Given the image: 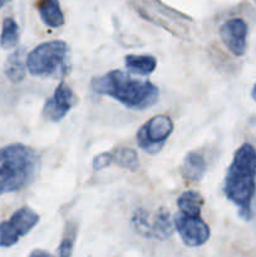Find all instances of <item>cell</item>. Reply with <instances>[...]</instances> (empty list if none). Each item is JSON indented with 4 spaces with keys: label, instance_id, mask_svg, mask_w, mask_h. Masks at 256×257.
Segmentation results:
<instances>
[{
    "label": "cell",
    "instance_id": "obj_24",
    "mask_svg": "<svg viewBox=\"0 0 256 257\" xmlns=\"http://www.w3.org/2000/svg\"><path fill=\"white\" fill-rule=\"evenodd\" d=\"M9 2H12V0H0V9H2L5 4H8Z\"/></svg>",
    "mask_w": 256,
    "mask_h": 257
},
{
    "label": "cell",
    "instance_id": "obj_17",
    "mask_svg": "<svg viewBox=\"0 0 256 257\" xmlns=\"http://www.w3.org/2000/svg\"><path fill=\"white\" fill-rule=\"evenodd\" d=\"M19 43V27L13 18H7L3 22L0 47L3 49H13Z\"/></svg>",
    "mask_w": 256,
    "mask_h": 257
},
{
    "label": "cell",
    "instance_id": "obj_22",
    "mask_svg": "<svg viewBox=\"0 0 256 257\" xmlns=\"http://www.w3.org/2000/svg\"><path fill=\"white\" fill-rule=\"evenodd\" d=\"M30 256H49V257H52V253L47 252V251L37 250V251H33V252L30 253Z\"/></svg>",
    "mask_w": 256,
    "mask_h": 257
},
{
    "label": "cell",
    "instance_id": "obj_8",
    "mask_svg": "<svg viewBox=\"0 0 256 257\" xmlns=\"http://www.w3.org/2000/svg\"><path fill=\"white\" fill-rule=\"evenodd\" d=\"M175 227L180 233L183 243L188 247H198L210 238V227L200 216L178 213L175 217Z\"/></svg>",
    "mask_w": 256,
    "mask_h": 257
},
{
    "label": "cell",
    "instance_id": "obj_18",
    "mask_svg": "<svg viewBox=\"0 0 256 257\" xmlns=\"http://www.w3.org/2000/svg\"><path fill=\"white\" fill-rule=\"evenodd\" d=\"M77 233H78L77 225L73 222L67 223L64 233H63V238L62 241H60L59 248H58V256L60 257L72 256L75 240H77Z\"/></svg>",
    "mask_w": 256,
    "mask_h": 257
},
{
    "label": "cell",
    "instance_id": "obj_2",
    "mask_svg": "<svg viewBox=\"0 0 256 257\" xmlns=\"http://www.w3.org/2000/svg\"><path fill=\"white\" fill-rule=\"evenodd\" d=\"M95 93L113 98L131 109H146L158 100V88L153 83L131 77L122 70H112L93 79Z\"/></svg>",
    "mask_w": 256,
    "mask_h": 257
},
{
    "label": "cell",
    "instance_id": "obj_20",
    "mask_svg": "<svg viewBox=\"0 0 256 257\" xmlns=\"http://www.w3.org/2000/svg\"><path fill=\"white\" fill-rule=\"evenodd\" d=\"M133 225L138 232L146 236H151V222L150 215L145 210H137L133 216Z\"/></svg>",
    "mask_w": 256,
    "mask_h": 257
},
{
    "label": "cell",
    "instance_id": "obj_1",
    "mask_svg": "<svg viewBox=\"0 0 256 257\" xmlns=\"http://www.w3.org/2000/svg\"><path fill=\"white\" fill-rule=\"evenodd\" d=\"M223 192L238 208L241 218L252 220L256 215V150L250 143H243L233 155L226 173Z\"/></svg>",
    "mask_w": 256,
    "mask_h": 257
},
{
    "label": "cell",
    "instance_id": "obj_10",
    "mask_svg": "<svg viewBox=\"0 0 256 257\" xmlns=\"http://www.w3.org/2000/svg\"><path fill=\"white\" fill-rule=\"evenodd\" d=\"M247 24L241 18H232L223 23L220 29L221 39L236 57H242L247 49Z\"/></svg>",
    "mask_w": 256,
    "mask_h": 257
},
{
    "label": "cell",
    "instance_id": "obj_19",
    "mask_svg": "<svg viewBox=\"0 0 256 257\" xmlns=\"http://www.w3.org/2000/svg\"><path fill=\"white\" fill-rule=\"evenodd\" d=\"M114 161L123 168L130 171H137L140 167L137 153L132 148H123L114 155Z\"/></svg>",
    "mask_w": 256,
    "mask_h": 257
},
{
    "label": "cell",
    "instance_id": "obj_16",
    "mask_svg": "<svg viewBox=\"0 0 256 257\" xmlns=\"http://www.w3.org/2000/svg\"><path fill=\"white\" fill-rule=\"evenodd\" d=\"M177 205L181 213L188 216H200L203 205V198L196 191H186L178 197Z\"/></svg>",
    "mask_w": 256,
    "mask_h": 257
},
{
    "label": "cell",
    "instance_id": "obj_21",
    "mask_svg": "<svg viewBox=\"0 0 256 257\" xmlns=\"http://www.w3.org/2000/svg\"><path fill=\"white\" fill-rule=\"evenodd\" d=\"M113 162H114V155L113 153H100V155L95 156L94 160H93V168L95 171H100L103 168H107Z\"/></svg>",
    "mask_w": 256,
    "mask_h": 257
},
{
    "label": "cell",
    "instance_id": "obj_6",
    "mask_svg": "<svg viewBox=\"0 0 256 257\" xmlns=\"http://www.w3.org/2000/svg\"><path fill=\"white\" fill-rule=\"evenodd\" d=\"M39 220V215L30 207H22L15 211L9 220L0 223V248L14 246L35 227Z\"/></svg>",
    "mask_w": 256,
    "mask_h": 257
},
{
    "label": "cell",
    "instance_id": "obj_15",
    "mask_svg": "<svg viewBox=\"0 0 256 257\" xmlns=\"http://www.w3.org/2000/svg\"><path fill=\"white\" fill-rule=\"evenodd\" d=\"M205 158L196 152H190L186 155L182 163V175L190 181H198L203 177L206 172Z\"/></svg>",
    "mask_w": 256,
    "mask_h": 257
},
{
    "label": "cell",
    "instance_id": "obj_5",
    "mask_svg": "<svg viewBox=\"0 0 256 257\" xmlns=\"http://www.w3.org/2000/svg\"><path fill=\"white\" fill-rule=\"evenodd\" d=\"M130 4L143 19L163 28L175 37H190L192 18L172 9L161 0H130Z\"/></svg>",
    "mask_w": 256,
    "mask_h": 257
},
{
    "label": "cell",
    "instance_id": "obj_3",
    "mask_svg": "<svg viewBox=\"0 0 256 257\" xmlns=\"http://www.w3.org/2000/svg\"><path fill=\"white\" fill-rule=\"evenodd\" d=\"M40 160L33 148L22 143L0 148V195L17 192L35 180Z\"/></svg>",
    "mask_w": 256,
    "mask_h": 257
},
{
    "label": "cell",
    "instance_id": "obj_12",
    "mask_svg": "<svg viewBox=\"0 0 256 257\" xmlns=\"http://www.w3.org/2000/svg\"><path fill=\"white\" fill-rule=\"evenodd\" d=\"M175 230L172 218L168 211L161 208L153 220L151 221V237L158 238V240H167L171 237Z\"/></svg>",
    "mask_w": 256,
    "mask_h": 257
},
{
    "label": "cell",
    "instance_id": "obj_14",
    "mask_svg": "<svg viewBox=\"0 0 256 257\" xmlns=\"http://www.w3.org/2000/svg\"><path fill=\"white\" fill-rule=\"evenodd\" d=\"M25 65L24 63V50L18 49L8 57L4 65V73L8 79L13 83H19L25 77Z\"/></svg>",
    "mask_w": 256,
    "mask_h": 257
},
{
    "label": "cell",
    "instance_id": "obj_7",
    "mask_svg": "<svg viewBox=\"0 0 256 257\" xmlns=\"http://www.w3.org/2000/svg\"><path fill=\"white\" fill-rule=\"evenodd\" d=\"M173 132V122L168 115L158 114L148 119L137 132V142L143 151L158 153Z\"/></svg>",
    "mask_w": 256,
    "mask_h": 257
},
{
    "label": "cell",
    "instance_id": "obj_23",
    "mask_svg": "<svg viewBox=\"0 0 256 257\" xmlns=\"http://www.w3.org/2000/svg\"><path fill=\"white\" fill-rule=\"evenodd\" d=\"M251 95H252L253 100H256V83H255V84H253L252 90H251Z\"/></svg>",
    "mask_w": 256,
    "mask_h": 257
},
{
    "label": "cell",
    "instance_id": "obj_4",
    "mask_svg": "<svg viewBox=\"0 0 256 257\" xmlns=\"http://www.w3.org/2000/svg\"><path fill=\"white\" fill-rule=\"evenodd\" d=\"M69 67V48L63 40L43 43L27 57L30 74L38 77H57L67 74Z\"/></svg>",
    "mask_w": 256,
    "mask_h": 257
},
{
    "label": "cell",
    "instance_id": "obj_25",
    "mask_svg": "<svg viewBox=\"0 0 256 257\" xmlns=\"http://www.w3.org/2000/svg\"><path fill=\"white\" fill-rule=\"evenodd\" d=\"M253 3H255V4H256V0H253Z\"/></svg>",
    "mask_w": 256,
    "mask_h": 257
},
{
    "label": "cell",
    "instance_id": "obj_11",
    "mask_svg": "<svg viewBox=\"0 0 256 257\" xmlns=\"http://www.w3.org/2000/svg\"><path fill=\"white\" fill-rule=\"evenodd\" d=\"M37 10L48 27L59 28L64 24V15L60 9L59 0H38Z\"/></svg>",
    "mask_w": 256,
    "mask_h": 257
},
{
    "label": "cell",
    "instance_id": "obj_9",
    "mask_svg": "<svg viewBox=\"0 0 256 257\" xmlns=\"http://www.w3.org/2000/svg\"><path fill=\"white\" fill-rule=\"evenodd\" d=\"M75 103H77V98L72 88L62 82L59 83L52 97L45 102L43 114L52 122H59L74 107Z\"/></svg>",
    "mask_w": 256,
    "mask_h": 257
},
{
    "label": "cell",
    "instance_id": "obj_13",
    "mask_svg": "<svg viewBox=\"0 0 256 257\" xmlns=\"http://www.w3.org/2000/svg\"><path fill=\"white\" fill-rule=\"evenodd\" d=\"M125 68L133 74L150 75L157 67V60L153 55L130 54L124 58Z\"/></svg>",
    "mask_w": 256,
    "mask_h": 257
}]
</instances>
